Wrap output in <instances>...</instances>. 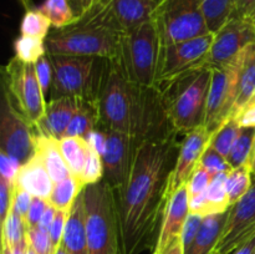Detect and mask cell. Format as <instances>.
<instances>
[{"mask_svg": "<svg viewBox=\"0 0 255 254\" xmlns=\"http://www.w3.org/2000/svg\"><path fill=\"white\" fill-rule=\"evenodd\" d=\"M179 137L172 132L137 142L128 178L114 192L120 254H142L156 248L183 138Z\"/></svg>", "mask_w": 255, "mask_h": 254, "instance_id": "6da1fadb", "label": "cell"}, {"mask_svg": "<svg viewBox=\"0 0 255 254\" xmlns=\"http://www.w3.org/2000/svg\"><path fill=\"white\" fill-rule=\"evenodd\" d=\"M96 105L100 128L128 134L137 142L177 132L158 90L132 82L115 57L104 59Z\"/></svg>", "mask_w": 255, "mask_h": 254, "instance_id": "7a4b0ae2", "label": "cell"}, {"mask_svg": "<svg viewBox=\"0 0 255 254\" xmlns=\"http://www.w3.org/2000/svg\"><path fill=\"white\" fill-rule=\"evenodd\" d=\"M122 34L111 0H94L72 24L51 29L45 44L51 55L114 59L119 54Z\"/></svg>", "mask_w": 255, "mask_h": 254, "instance_id": "3957f363", "label": "cell"}, {"mask_svg": "<svg viewBox=\"0 0 255 254\" xmlns=\"http://www.w3.org/2000/svg\"><path fill=\"white\" fill-rule=\"evenodd\" d=\"M211 80L212 69L198 66L154 85L172 127L181 136L204 125Z\"/></svg>", "mask_w": 255, "mask_h": 254, "instance_id": "277c9868", "label": "cell"}, {"mask_svg": "<svg viewBox=\"0 0 255 254\" xmlns=\"http://www.w3.org/2000/svg\"><path fill=\"white\" fill-rule=\"evenodd\" d=\"M161 45L156 21L148 20L122 34L115 59L132 82L142 87H154Z\"/></svg>", "mask_w": 255, "mask_h": 254, "instance_id": "5b68a950", "label": "cell"}, {"mask_svg": "<svg viewBox=\"0 0 255 254\" xmlns=\"http://www.w3.org/2000/svg\"><path fill=\"white\" fill-rule=\"evenodd\" d=\"M84 192L90 254H120L114 189L102 179L87 184Z\"/></svg>", "mask_w": 255, "mask_h": 254, "instance_id": "8992f818", "label": "cell"}, {"mask_svg": "<svg viewBox=\"0 0 255 254\" xmlns=\"http://www.w3.org/2000/svg\"><path fill=\"white\" fill-rule=\"evenodd\" d=\"M52 65L50 100L60 97L96 101L104 59L91 56L49 54Z\"/></svg>", "mask_w": 255, "mask_h": 254, "instance_id": "52a82bcc", "label": "cell"}, {"mask_svg": "<svg viewBox=\"0 0 255 254\" xmlns=\"http://www.w3.org/2000/svg\"><path fill=\"white\" fill-rule=\"evenodd\" d=\"M1 76L2 91L35 128L44 117L47 105L37 80L35 64H27L14 56L2 67Z\"/></svg>", "mask_w": 255, "mask_h": 254, "instance_id": "ba28073f", "label": "cell"}, {"mask_svg": "<svg viewBox=\"0 0 255 254\" xmlns=\"http://www.w3.org/2000/svg\"><path fill=\"white\" fill-rule=\"evenodd\" d=\"M162 45L208 34L201 0H161L153 15Z\"/></svg>", "mask_w": 255, "mask_h": 254, "instance_id": "9c48e42d", "label": "cell"}, {"mask_svg": "<svg viewBox=\"0 0 255 254\" xmlns=\"http://www.w3.org/2000/svg\"><path fill=\"white\" fill-rule=\"evenodd\" d=\"M241 62L242 54L231 64L219 69H212V80L203 125L212 134L216 133L233 117L234 105L238 95Z\"/></svg>", "mask_w": 255, "mask_h": 254, "instance_id": "30bf717a", "label": "cell"}, {"mask_svg": "<svg viewBox=\"0 0 255 254\" xmlns=\"http://www.w3.org/2000/svg\"><path fill=\"white\" fill-rule=\"evenodd\" d=\"M35 129L2 91L0 106V152L25 163L35 154Z\"/></svg>", "mask_w": 255, "mask_h": 254, "instance_id": "8fae6325", "label": "cell"}, {"mask_svg": "<svg viewBox=\"0 0 255 254\" xmlns=\"http://www.w3.org/2000/svg\"><path fill=\"white\" fill-rule=\"evenodd\" d=\"M213 39V32H208L206 35L184 40V41L161 45L156 84L193 67L204 66V61L211 49Z\"/></svg>", "mask_w": 255, "mask_h": 254, "instance_id": "7c38bea8", "label": "cell"}, {"mask_svg": "<svg viewBox=\"0 0 255 254\" xmlns=\"http://www.w3.org/2000/svg\"><path fill=\"white\" fill-rule=\"evenodd\" d=\"M255 42V21L233 16L214 34L213 42L204 61L209 69H219L231 64L246 47Z\"/></svg>", "mask_w": 255, "mask_h": 254, "instance_id": "4fadbf2b", "label": "cell"}, {"mask_svg": "<svg viewBox=\"0 0 255 254\" xmlns=\"http://www.w3.org/2000/svg\"><path fill=\"white\" fill-rule=\"evenodd\" d=\"M104 131L106 137L101 154L104 163V181L115 192L121 189L128 178L137 141L133 137L121 132L111 129Z\"/></svg>", "mask_w": 255, "mask_h": 254, "instance_id": "5bb4252c", "label": "cell"}, {"mask_svg": "<svg viewBox=\"0 0 255 254\" xmlns=\"http://www.w3.org/2000/svg\"><path fill=\"white\" fill-rule=\"evenodd\" d=\"M255 234V179L243 198L229 208L221 239L212 254H231Z\"/></svg>", "mask_w": 255, "mask_h": 254, "instance_id": "9a60e30c", "label": "cell"}, {"mask_svg": "<svg viewBox=\"0 0 255 254\" xmlns=\"http://www.w3.org/2000/svg\"><path fill=\"white\" fill-rule=\"evenodd\" d=\"M212 137L213 134L204 126L197 127L184 134L169 181L168 196L176 192L179 187L187 184L194 169L198 167L204 151L211 143Z\"/></svg>", "mask_w": 255, "mask_h": 254, "instance_id": "2e32d148", "label": "cell"}, {"mask_svg": "<svg viewBox=\"0 0 255 254\" xmlns=\"http://www.w3.org/2000/svg\"><path fill=\"white\" fill-rule=\"evenodd\" d=\"M189 216V196L187 186L179 187L169 196L162 219L158 241L153 253H162L181 238L184 223Z\"/></svg>", "mask_w": 255, "mask_h": 254, "instance_id": "e0dca14e", "label": "cell"}, {"mask_svg": "<svg viewBox=\"0 0 255 254\" xmlns=\"http://www.w3.org/2000/svg\"><path fill=\"white\" fill-rule=\"evenodd\" d=\"M82 99L60 97L47 102L44 117L35 126L36 133L61 139L65 137L70 122L79 110Z\"/></svg>", "mask_w": 255, "mask_h": 254, "instance_id": "ac0fdd59", "label": "cell"}, {"mask_svg": "<svg viewBox=\"0 0 255 254\" xmlns=\"http://www.w3.org/2000/svg\"><path fill=\"white\" fill-rule=\"evenodd\" d=\"M15 186L26 191L32 197L49 201L55 183L41 159L34 154L29 161L20 166L15 178Z\"/></svg>", "mask_w": 255, "mask_h": 254, "instance_id": "d6986e66", "label": "cell"}, {"mask_svg": "<svg viewBox=\"0 0 255 254\" xmlns=\"http://www.w3.org/2000/svg\"><path fill=\"white\" fill-rule=\"evenodd\" d=\"M226 178L227 173L217 174L204 193L189 198V213L206 217L228 211L231 202L227 192Z\"/></svg>", "mask_w": 255, "mask_h": 254, "instance_id": "ffe728a7", "label": "cell"}, {"mask_svg": "<svg viewBox=\"0 0 255 254\" xmlns=\"http://www.w3.org/2000/svg\"><path fill=\"white\" fill-rule=\"evenodd\" d=\"M61 246L69 252V254H90L86 232L84 192L82 191L69 212Z\"/></svg>", "mask_w": 255, "mask_h": 254, "instance_id": "44dd1931", "label": "cell"}, {"mask_svg": "<svg viewBox=\"0 0 255 254\" xmlns=\"http://www.w3.org/2000/svg\"><path fill=\"white\" fill-rule=\"evenodd\" d=\"M161 0H111L112 11L124 32L153 19Z\"/></svg>", "mask_w": 255, "mask_h": 254, "instance_id": "7402d4cb", "label": "cell"}, {"mask_svg": "<svg viewBox=\"0 0 255 254\" xmlns=\"http://www.w3.org/2000/svg\"><path fill=\"white\" fill-rule=\"evenodd\" d=\"M35 154L41 159L54 183H57L72 174L62 154L60 139L36 133L35 134Z\"/></svg>", "mask_w": 255, "mask_h": 254, "instance_id": "603a6c76", "label": "cell"}, {"mask_svg": "<svg viewBox=\"0 0 255 254\" xmlns=\"http://www.w3.org/2000/svg\"><path fill=\"white\" fill-rule=\"evenodd\" d=\"M229 211V209H228ZM228 211L203 217L201 228L184 254H212L221 239L228 219Z\"/></svg>", "mask_w": 255, "mask_h": 254, "instance_id": "cb8c5ba5", "label": "cell"}, {"mask_svg": "<svg viewBox=\"0 0 255 254\" xmlns=\"http://www.w3.org/2000/svg\"><path fill=\"white\" fill-rule=\"evenodd\" d=\"M255 96V42L242 52L241 70H239L238 95L233 110V117Z\"/></svg>", "mask_w": 255, "mask_h": 254, "instance_id": "d4e9b609", "label": "cell"}, {"mask_svg": "<svg viewBox=\"0 0 255 254\" xmlns=\"http://www.w3.org/2000/svg\"><path fill=\"white\" fill-rule=\"evenodd\" d=\"M100 128V116L96 101L81 100L79 110L66 129V136L82 137L87 139L90 134Z\"/></svg>", "mask_w": 255, "mask_h": 254, "instance_id": "484cf974", "label": "cell"}, {"mask_svg": "<svg viewBox=\"0 0 255 254\" xmlns=\"http://www.w3.org/2000/svg\"><path fill=\"white\" fill-rule=\"evenodd\" d=\"M60 147L71 173L80 179L91 149L90 142L82 137L66 136L60 139Z\"/></svg>", "mask_w": 255, "mask_h": 254, "instance_id": "4316f807", "label": "cell"}, {"mask_svg": "<svg viewBox=\"0 0 255 254\" xmlns=\"http://www.w3.org/2000/svg\"><path fill=\"white\" fill-rule=\"evenodd\" d=\"M201 9L209 32L216 34L236 16V0H201Z\"/></svg>", "mask_w": 255, "mask_h": 254, "instance_id": "83f0119b", "label": "cell"}, {"mask_svg": "<svg viewBox=\"0 0 255 254\" xmlns=\"http://www.w3.org/2000/svg\"><path fill=\"white\" fill-rule=\"evenodd\" d=\"M82 188L84 186L81 184V182L74 174H71L67 178L55 183L54 189L50 194L49 203L59 211L70 212L76 198L81 193Z\"/></svg>", "mask_w": 255, "mask_h": 254, "instance_id": "f1b7e54d", "label": "cell"}, {"mask_svg": "<svg viewBox=\"0 0 255 254\" xmlns=\"http://www.w3.org/2000/svg\"><path fill=\"white\" fill-rule=\"evenodd\" d=\"M37 9L50 20L52 29H61L77 19L70 0H44Z\"/></svg>", "mask_w": 255, "mask_h": 254, "instance_id": "f546056e", "label": "cell"}, {"mask_svg": "<svg viewBox=\"0 0 255 254\" xmlns=\"http://www.w3.org/2000/svg\"><path fill=\"white\" fill-rule=\"evenodd\" d=\"M255 143V127H242L231 152L228 159L232 168L251 164L252 154H253Z\"/></svg>", "mask_w": 255, "mask_h": 254, "instance_id": "4dcf8cb0", "label": "cell"}, {"mask_svg": "<svg viewBox=\"0 0 255 254\" xmlns=\"http://www.w3.org/2000/svg\"><path fill=\"white\" fill-rule=\"evenodd\" d=\"M253 182L254 179L253 174H252L251 164L237 167V168L231 169L227 173L226 187L227 192H228L231 207L246 196L247 192L251 189Z\"/></svg>", "mask_w": 255, "mask_h": 254, "instance_id": "1f68e13d", "label": "cell"}, {"mask_svg": "<svg viewBox=\"0 0 255 254\" xmlns=\"http://www.w3.org/2000/svg\"><path fill=\"white\" fill-rule=\"evenodd\" d=\"M26 232L27 227L25 219L10 209L5 221L1 223V246L14 248L24 243L27 241Z\"/></svg>", "mask_w": 255, "mask_h": 254, "instance_id": "d6a6232c", "label": "cell"}, {"mask_svg": "<svg viewBox=\"0 0 255 254\" xmlns=\"http://www.w3.org/2000/svg\"><path fill=\"white\" fill-rule=\"evenodd\" d=\"M51 22L39 9L26 10L20 24V35L45 40L51 31Z\"/></svg>", "mask_w": 255, "mask_h": 254, "instance_id": "836d02e7", "label": "cell"}, {"mask_svg": "<svg viewBox=\"0 0 255 254\" xmlns=\"http://www.w3.org/2000/svg\"><path fill=\"white\" fill-rule=\"evenodd\" d=\"M14 51L17 59L27 64H35L47 52L45 40L24 35H20L14 41Z\"/></svg>", "mask_w": 255, "mask_h": 254, "instance_id": "e575fe53", "label": "cell"}, {"mask_svg": "<svg viewBox=\"0 0 255 254\" xmlns=\"http://www.w3.org/2000/svg\"><path fill=\"white\" fill-rule=\"evenodd\" d=\"M242 127L237 122L234 117H232L228 122L223 125L216 133L213 134L211 139L209 147L216 149L217 152L224 156L227 158L231 152L232 147H233L234 142H236L237 137H238L239 132H241Z\"/></svg>", "mask_w": 255, "mask_h": 254, "instance_id": "d590c367", "label": "cell"}, {"mask_svg": "<svg viewBox=\"0 0 255 254\" xmlns=\"http://www.w3.org/2000/svg\"><path fill=\"white\" fill-rule=\"evenodd\" d=\"M102 179H104V163H102L101 153L91 144L86 164L79 181L85 187L87 184L99 183Z\"/></svg>", "mask_w": 255, "mask_h": 254, "instance_id": "8d00e7d4", "label": "cell"}, {"mask_svg": "<svg viewBox=\"0 0 255 254\" xmlns=\"http://www.w3.org/2000/svg\"><path fill=\"white\" fill-rule=\"evenodd\" d=\"M198 166L203 167L212 176H217L219 173H228L231 169H233L226 157L222 156L219 152H217L216 149L209 146L204 151Z\"/></svg>", "mask_w": 255, "mask_h": 254, "instance_id": "74e56055", "label": "cell"}, {"mask_svg": "<svg viewBox=\"0 0 255 254\" xmlns=\"http://www.w3.org/2000/svg\"><path fill=\"white\" fill-rule=\"evenodd\" d=\"M27 243L37 254H54L49 232L42 231L39 227L27 228Z\"/></svg>", "mask_w": 255, "mask_h": 254, "instance_id": "f35d334b", "label": "cell"}, {"mask_svg": "<svg viewBox=\"0 0 255 254\" xmlns=\"http://www.w3.org/2000/svg\"><path fill=\"white\" fill-rule=\"evenodd\" d=\"M213 177L214 176H212L209 172H207L203 167H197L186 184L189 198L204 193L209 187V184H211Z\"/></svg>", "mask_w": 255, "mask_h": 254, "instance_id": "ab89813d", "label": "cell"}, {"mask_svg": "<svg viewBox=\"0 0 255 254\" xmlns=\"http://www.w3.org/2000/svg\"><path fill=\"white\" fill-rule=\"evenodd\" d=\"M35 70H36V76L39 80L40 87L42 90V94L45 97H50L52 84V65L47 52L35 62Z\"/></svg>", "mask_w": 255, "mask_h": 254, "instance_id": "60d3db41", "label": "cell"}, {"mask_svg": "<svg viewBox=\"0 0 255 254\" xmlns=\"http://www.w3.org/2000/svg\"><path fill=\"white\" fill-rule=\"evenodd\" d=\"M67 217H69V212L65 211H59L56 209V214H55V218L52 221L51 227L49 229V236L51 239L52 249H54V253L60 246H61L62 238H64L65 233V227H66Z\"/></svg>", "mask_w": 255, "mask_h": 254, "instance_id": "b9f144b4", "label": "cell"}, {"mask_svg": "<svg viewBox=\"0 0 255 254\" xmlns=\"http://www.w3.org/2000/svg\"><path fill=\"white\" fill-rule=\"evenodd\" d=\"M202 221H203V217L199 216V214H192L189 213L188 218H187L186 223H184L183 231L181 234V241L183 244L184 252L192 246L194 238H196L197 233H198L199 228H201Z\"/></svg>", "mask_w": 255, "mask_h": 254, "instance_id": "7bdbcfd3", "label": "cell"}, {"mask_svg": "<svg viewBox=\"0 0 255 254\" xmlns=\"http://www.w3.org/2000/svg\"><path fill=\"white\" fill-rule=\"evenodd\" d=\"M20 166L21 163L15 157L0 152V174H1L2 179L10 182V183H14Z\"/></svg>", "mask_w": 255, "mask_h": 254, "instance_id": "ee69618b", "label": "cell"}, {"mask_svg": "<svg viewBox=\"0 0 255 254\" xmlns=\"http://www.w3.org/2000/svg\"><path fill=\"white\" fill-rule=\"evenodd\" d=\"M14 187L15 183L0 179V221L2 222L6 218L7 213L10 212L12 206V198H14Z\"/></svg>", "mask_w": 255, "mask_h": 254, "instance_id": "f6af8a7d", "label": "cell"}, {"mask_svg": "<svg viewBox=\"0 0 255 254\" xmlns=\"http://www.w3.org/2000/svg\"><path fill=\"white\" fill-rule=\"evenodd\" d=\"M15 183V182H14ZM32 196L27 193L24 189L19 188V187H14V198H12V206L11 209L15 213L19 214L21 218H26L27 212H29L30 206H31Z\"/></svg>", "mask_w": 255, "mask_h": 254, "instance_id": "bcb514c9", "label": "cell"}, {"mask_svg": "<svg viewBox=\"0 0 255 254\" xmlns=\"http://www.w3.org/2000/svg\"><path fill=\"white\" fill-rule=\"evenodd\" d=\"M47 204H49V201H46V199L39 198V197H32L31 206H30L27 216L25 218V223H26L27 228L39 226L40 219H41Z\"/></svg>", "mask_w": 255, "mask_h": 254, "instance_id": "7dc6e473", "label": "cell"}, {"mask_svg": "<svg viewBox=\"0 0 255 254\" xmlns=\"http://www.w3.org/2000/svg\"><path fill=\"white\" fill-rule=\"evenodd\" d=\"M241 127H255V96L234 116Z\"/></svg>", "mask_w": 255, "mask_h": 254, "instance_id": "c3c4849f", "label": "cell"}, {"mask_svg": "<svg viewBox=\"0 0 255 254\" xmlns=\"http://www.w3.org/2000/svg\"><path fill=\"white\" fill-rule=\"evenodd\" d=\"M236 16L255 21V0H236Z\"/></svg>", "mask_w": 255, "mask_h": 254, "instance_id": "681fc988", "label": "cell"}, {"mask_svg": "<svg viewBox=\"0 0 255 254\" xmlns=\"http://www.w3.org/2000/svg\"><path fill=\"white\" fill-rule=\"evenodd\" d=\"M55 214H56V208H55L52 204H47L46 209H45L44 214H42L41 219H40V223H39V228L42 229V231H46L49 232L50 227H51L52 221L55 218Z\"/></svg>", "mask_w": 255, "mask_h": 254, "instance_id": "f907efd6", "label": "cell"}, {"mask_svg": "<svg viewBox=\"0 0 255 254\" xmlns=\"http://www.w3.org/2000/svg\"><path fill=\"white\" fill-rule=\"evenodd\" d=\"M255 252V234L249 238L246 243L242 244L237 249H234L231 254H254Z\"/></svg>", "mask_w": 255, "mask_h": 254, "instance_id": "816d5d0a", "label": "cell"}, {"mask_svg": "<svg viewBox=\"0 0 255 254\" xmlns=\"http://www.w3.org/2000/svg\"><path fill=\"white\" fill-rule=\"evenodd\" d=\"M27 247H29L27 241L24 242V243L19 244V246L14 247V248H11V247H7V246H1V248H2L1 254H26Z\"/></svg>", "mask_w": 255, "mask_h": 254, "instance_id": "f5cc1de1", "label": "cell"}, {"mask_svg": "<svg viewBox=\"0 0 255 254\" xmlns=\"http://www.w3.org/2000/svg\"><path fill=\"white\" fill-rule=\"evenodd\" d=\"M70 2H71L76 15L79 16L81 12H84L92 4V0H70Z\"/></svg>", "mask_w": 255, "mask_h": 254, "instance_id": "db71d44e", "label": "cell"}, {"mask_svg": "<svg viewBox=\"0 0 255 254\" xmlns=\"http://www.w3.org/2000/svg\"><path fill=\"white\" fill-rule=\"evenodd\" d=\"M153 254H184V249H183V244H182L181 238L177 239L174 243H172L168 248L166 249L162 253H153Z\"/></svg>", "mask_w": 255, "mask_h": 254, "instance_id": "11a10c76", "label": "cell"}, {"mask_svg": "<svg viewBox=\"0 0 255 254\" xmlns=\"http://www.w3.org/2000/svg\"><path fill=\"white\" fill-rule=\"evenodd\" d=\"M17 1H19L20 5L24 7L25 11L32 9V1H34V0H17Z\"/></svg>", "mask_w": 255, "mask_h": 254, "instance_id": "9f6ffc18", "label": "cell"}, {"mask_svg": "<svg viewBox=\"0 0 255 254\" xmlns=\"http://www.w3.org/2000/svg\"><path fill=\"white\" fill-rule=\"evenodd\" d=\"M251 168H252V174H253V179H255V143H254L253 154H252V158H251Z\"/></svg>", "mask_w": 255, "mask_h": 254, "instance_id": "6f0895ef", "label": "cell"}, {"mask_svg": "<svg viewBox=\"0 0 255 254\" xmlns=\"http://www.w3.org/2000/svg\"><path fill=\"white\" fill-rule=\"evenodd\" d=\"M54 254H69V252H67L66 249L64 248V247L60 246L59 248H57L56 251H55V253H54Z\"/></svg>", "mask_w": 255, "mask_h": 254, "instance_id": "680465c9", "label": "cell"}, {"mask_svg": "<svg viewBox=\"0 0 255 254\" xmlns=\"http://www.w3.org/2000/svg\"><path fill=\"white\" fill-rule=\"evenodd\" d=\"M26 254H37V253H36V252H35V251H34V249H32V248H31V247H30V246H29V247H27V251H26Z\"/></svg>", "mask_w": 255, "mask_h": 254, "instance_id": "91938a15", "label": "cell"}, {"mask_svg": "<svg viewBox=\"0 0 255 254\" xmlns=\"http://www.w3.org/2000/svg\"><path fill=\"white\" fill-rule=\"evenodd\" d=\"M254 254H255V252H254Z\"/></svg>", "mask_w": 255, "mask_h": 254, "instance_id": "94428289", "label": "cell"}, {"mask_svg": "<svg viewBox=\"0 0 255 254\" xmlns=\"http://www.w3.org/2000/svg\"><path fill=\"white\" fill-rule=\"evenodd\" d=\"M92 1H94V0H92Z\"/></svg>", "mask_w": 255, "mask_h": 254, "instance_id": "6125c7cd", "label": "cell"}]
</instances>
